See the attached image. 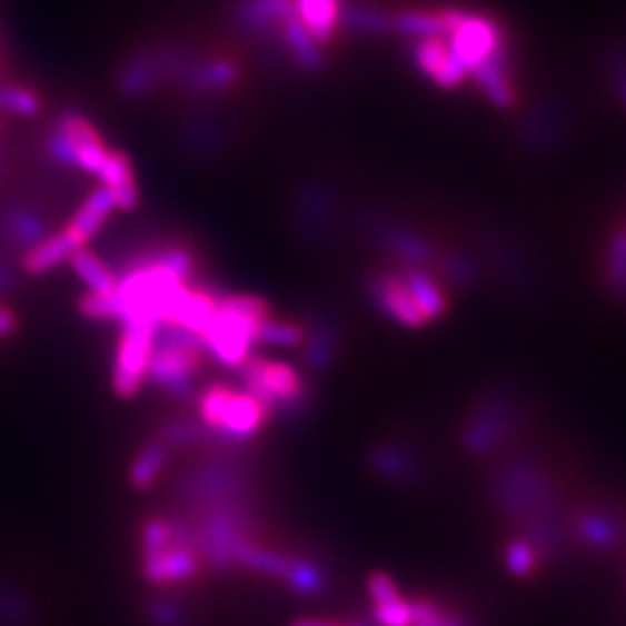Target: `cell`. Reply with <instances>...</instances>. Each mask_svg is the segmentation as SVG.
<instances>
[{
    "mask_svg": "<svg viewBox=\"0 0 626 626\" xmlns=\"http://www.w3.org/2000/svg\"><path fill=\"white\" fill-rule=\"evenodd\" d=\"M237 371L239 388L262 404L267 414L292 411L307 401L305 378L288 362L251 356Z\"/></svg>",
    "mask_w": 626,
    "mask_h": 626,
    "instance_id": "cell-4",
    "label": "cell"
},
{
    "mask_svg": "<svg viewBox=\"0 0 626 626\" xmlns=\"http://www.w3.org/2000/svg\"><path fill=\"white\" fill-rule=\"evenodd\" d=\"M79 251L77 241L68 235L66 228L57 230V232H49L44 239H40L36 247L26 249L21 254V271L29 277H42L49 275L51 269L61 267L63 262H68L72 258V254Z\"/></svg>",
    "mask_w": 626,
    "mask_h": 626,
    "instance_id": "cell-12",
    "label": "cell"
},
{
    "mask_svg": "<svg viewBox=\"0 0 626 626\" xmlns=\"http://www.w3.org/2000/svg\"><path fill=\"white\" fill-rule=\"evenodd\" d=\"M162 79H168L166 51L145 49L132 53V57L121 66L117 87L126 98H145Z\"/></svg>",
    "mask_w": 626,
    "mask_h": 626,
    "instance_id": "cell-9",
    "label": "cell"
},
{
    "mask_svg": "<svg viewBox=\"0 0 626 626\" xmlns=\"http://www.w3.org/2000/svg\"><path fill=\"white\" fill-rule=\"evenodd\" d=\"M284 40L288 44V51L292 53V59L305 66V68H316L320 66V51L316 47V40L311 38V33L305 29L299 19L290 17L284 23Z\"/></svg>",
    "mask_w": 626,
    "mask_h": 626,
    "instance_id": "cell-21",
    "label": "cell"
},
{
    "mask_svg": "<svg viewBox=\"0 0 626 626\" xmlns=\"http://www.w3.org/2000/svg\"><path fill=\"white\" fill-rule=\"evenodd\" d=\"M239 79V66L230 59L190 61L177 74L175 85L190 96H211L230 89Z\"/></svg>",
    "mask_w": 626,
    "mask_h": 626,
    "instance_id": "cell-8",
    "label": "cell"
},
{
    "mask_svg": "<svg viewBox=\"0 0 626 626\" xmlns=\"http://www.w3.org/2000/svg\"><path fill=\"white\" fill-rule=\"evenodd\" d=\"M453 57L461 63V66H483L489 53L497 49V36L493 31V26L471 19V21H461L457 23V33H455V44H453Z\"/></svg>",
    "mask_w": 626,
    "mask_h": 626,
    "instance_id": "cell-15",
    "label": "cell"
},
{
    "mask_svg": "<svg viewBox=\"0 0 626 626\" xmlns=\"http://www.w3.org/2000/svg\"><path fill=\"white\" fill-rule=\"evenodd\" d=\"M307 332L295 322L267 318L256 335V346H275V348H295L302 346Z\"/></svg>",
    "mask_w": 626,
    "mask_h": 626,
    "instance_id": "cell-22",
    "label": "cell"
},
{
    "mask_svg": "<svg viewBox=\"0 0 626 626\" xmlns=\"http://www.w3.org/2000/svg\"><path fill=\"white\" fill-rule=\"evenodd\" d=\"M40 96L23 85H0V110L14 117H36L40 112Z\"/></svg>",
    "mask_w": 626,
    "mask_h": 626,
    "instance_id": "cell-23",
    "label": "cell"
},
{
    "mask_svg": "<svg viewBox=\"0 0 626 626\" xmlns=\"http://www.w3.org/2000/svg\"><path fill=\"white\" fill-rule=\"evenodd\" d=\"M292 626H341V624L330 622V619H314V617H309V619H299V622H295Z\"/></svg>",
    "mask_w": 626,
    "mask_h": 626,
    "instance_id": "cell-31",
    "label": "cell"
},
{
    "mask_svg": "<svg viewBox=\"0 0 626 626\" xmlns=\"http://www.w3.org/2000/svg\"><path fill=\"white\" fill-rule=\"evenodd\" d=\"M17 288V275L10 265L0 260V292H12Z\"/></svg>",
    "mask_w": 626,
    "mask_h": 626,
    "instance_id": "cell-30",
    "label": "cell"
},
{
    "mask_svg": "<svg viewBox=\"0 0 626 626\" xmlns=\"http://www.w3.org/2000/svg\"><path fill=\"white\" fill-rule=\"evenodd\" d=\"M49 235L42 213L26 205H10L0 209V241L12 249H31Z\"/></svg>",
    "mask_w": 626,
    "mask_h": 626,
    "instance_id": "cell-11",
    "label": "cell"
},
{
    "mask_svg": "<svg viewBox=\"0 0 626 626\" xmlns=\"http://www.w3.org/2000/svg\"><path fill=\"white\" fill-rule=\"evenodd\" d=\"M168 465V446L158 441L147 444L140 455L135 457L132 467H130V483L138 489H147L156 483V478L162 474Z\"/></svg>",
    "mask_w": 626,
    "mask_h": 626,
    "instance_id": "cell-20",
    "label": "cell"
},
{
    "mask_svg": "<svg viewBox=\"0 0 626 626\" xmlns=\"http://www.w3.org/2000/svg\"><path fill=\"white\" fill-rule=\"evenodd\" d=\"M142 568L153 585H179L196 578L200 568V553L196 548L193 529L175 525V538L166 546L142 550Z\"/></svg>",
    "mask_w": 626,
    "mask_h": 626,
    "instance_id": "cell-7",
    "label": "cell"
},
{
    "mask_svg": "<svg viewBox=\"0 0 626 626\" xmlns=\"http://www.w3.org/2000/svg\"><path fill=\"white\" fill-rule=\"evenodd\" d=\"M299 23L318 42H325L332 33L339 19V0H299L297 3Z\"/></svg>",
    "mask_w": 626,
    "mask_h": 626,
    "instance_id": "cell-19",
    "label": "cell"
},
{
    "mask_svg": "<svg viewBox=\"0 0 626 626\" xmlns=\"http://www.w3.org/2000/svg\"><path fill=\"white\" fill-rule=\"evenodd\" d=\"M369 596L374 604V619L378 626H411L414 604L399 594L397 585L386 574L369 576Z\"/></svg>",
    "mask_w": 626,
    "mask_h": 626,
    "instance_id": "cell-14",
    "label": "cell"
},
{
    "mask_svg": "<svg viewBox=\"0 0 626 626\" xmlns=\"http://www.w3.org/2000/svg\"><path fill=\"white\" fill-rule=\"evenodd\" d=\"M153 615H156V622L160 626H179L181 624L179 610L175 606H168V604H156Z\"/></svg>",
    "mask_w": 626,
    "mask_h": 626,
    "instance_id": "cell-28",
    "label": "cell"
},
{
    "mask_svg": "<svg viewBox=\"0 0 626 626\" xmlns=\"http://www.w3.org/2000/svg\"><path fill=\"white\" fill-rule=\"evenodd\" d=\"M156 325L145 320L121 322V335L115 352L112 388L119 397H135L147 384V369L153 350Z\"/></svg>",
    "mask_w": 626,
    "mask_h": 626,
    "instance_id": "cell-6",
    "label": "cell"
},
{
    "mask_svg": "<svg viewBox=\"0 0 626 626\" xmlns=\"http://www.w3.org/2000/svg\"><path fill=\"white\" fill-rule=\"evenodd\" d=\"M378 297H380V305H384L390 314H395L401 322L420 325L429 316L425 311V307L420 305V299L414 292L411 284L404 286L399 281H380Z\"/></svg>",
    "mask_w": 626,
    "mask_h": 626,
    "instance_id": "cell-17",
    "label": "cell"
},
{
    "mask_svg": "<svg viewBox=\"0 0 626 626\" xmlns=\"http://www.w3.org/2000/svg\"><path fill=\"white\" fill-rule=\"evenodd\" d=\"M267 318H271L269 305L262 297L244 292L221 295L216 316L200 335L205 352L221 367L239 369L251 358L256 335Z\"/></svg>",
    "mask_w": 626,
    "mask_h": 626,
    "instance_id": "cell-1",
    "label": "cell"
},
{
    "mask_svg": "<svg viewBox=\"0 0 626 626\" xmlns=\"http://www.w3.org/2000/svg\"><path fill=\"white\" fill-rule=\"evenodd\" d=\"M110 151L112 149L105 145L100 130L91 123V119L72 110L59 117L47 138V153L51 160L91 177L100 175Z\"/></svg>",
    "mask_w": 626,
    "mask_h": 626,
    "instance_id": "cell-5",
    "label": "cell"
},
{
    "mask_svg": "<svg viewBox=\"0 0 626 626\" xmlns=\"http://www.w3.org/2000/svg\"><path fill=\"white\" fill-rule=\"evenodd\" d=\"M68 262H70V267L74 271V277L87 286L89 292H93V295H112L117 290V286H119L117 269L112 265H107L89 247L74 251Z\"/></svg>",
    "mask_w": 626,
    "mask_h": 626,
    "instance_id": "cell-16",
    "label": "cell"
},
{
    "mask_svg": "<svg viewBox=\"0 0 626 626\" xmlns=\"http://www.w3.org/2000/svg\"><path fill=\"white\" fill-rule=\"evenodd\" d=\"M198 418L213 437L247 441L265 425L269 414L249 393L226 384H213L198 397Z\"/></svg>",
    "mask_w": 626,
    "mask_h": 626,
    "instance_id": "cell-3",
    "label": "cell"
},
{
    "mask_svg": "<svg viewBox=\"0 0 626 626\" xmlns=\"http://www.w3.org/2000/svg\"><path fill=\"white\" fill-rule=\"evenodd\" d=\"M96 179L102 183V188H107V193L112 196L117 209L132 211L140 205L138 175H135V166L128 153L112 149Z\"/></svg>",
    "mask_w": 626,
    "mask_h": 626,
    "instance_id": "cell-10",
    "label": "cell"
},
{
    "mask_svg": "<svg viewBox=\"0 0 626 626\" xmlns=\"http://www.w3.org/2000/svg\"><path fill=\"white\" fill-rule=\"evenodd\" d=\"M17 332V318L12 314V309L0 305V339H8Z\"/></svg>",
    "mask_w": 626,
    "mask_h": 626,
    "instance_id": "cell-29",
    "label": "cell"
},
{
    "mask_svg": "<svg viewBox=\"0 0 626 626\" xmlns=\"http://www.w3.org/2000/svg\"><path fill=\"white\" fill-rule=\"evenodd\" d=\"M506 564L515 576H529L536 568V550L529 540H513L506 548Z\"/></svg>",
    "mask_w": 626,
    "mask_h": 626,
    "instance_id": "cell-25",
    "label": "cell"
},
{
    "mask_svg": "<svg viewBox=\"0 0 626 626\" xmlns=\"http://www.w3.org/2000/svg\"><path fill=\"white\" fill-rule=\"evenodd\" d=\"M376 467L380 474H386V476H393V478H404L408 474V465H406V459L397 453H388V450H380L376 455Z\"/></svg>",
    "mask_w": 626,
    "mask_h": 626,
    "instance_id": "cell-27",
    "label": "cell"
},
{
    "mask_svg": "<svg viewBox=\"0 0 626 626\" xmlns=\"http://www.w3.org/2000/svg\"><path fill=\"white\" fill-rule=\"evenodd\" d=\"M205 356V346L196 332L177 328V325H158L147 380L162 393L186 399L196 390Z\"/></svg>",
    "mask_w": 626,
    "mask_h": 626,
    "instance_id": "cell-2",
    "label": "cell"
},
{
    "mask_svg": "<svg viewBox=\"0 0 626 626\" xmlns=\"http://www.w3.org/2000/svg\"><path fill=\"white\" fill-rule=\"evenodd\" d=\"M290 0H244L237 6V21L254 33L267 31L269 26L290 19Z\"/></svg>",
    "mask_w": 626,
    "mask_h": 626,
    "instance_id": "cell-18",
    "label": "cell"
},
{
    "mask_svg": "<svg viewBox=\"0 0 626 626\" xmlns=\"http://www.w3.org/2000/svg\"><path fill=\"white\" fill-rule=\"evenodd\" d=\"M117 211L112 196L107 193V188H96L89 193V198L77 207L72 219L68 221L66 230L77 241L79 249H85L87 244L102 230V226L110 221V216Z\"/></svg>",
    "mask_w": 626,
    "mask_h": 626,
    "instance_id": "cell-13",
    "label": "cell"
},
{
    "mask_svg": "<svg viewBox=\"0 0 626 626\" xmlns=\"http://www.w3.org/2000/svg\"><path fill=\"white\" fill-rule=\"evenodd\" d=\"M411 626H465L455 613L441 608L431 602L414 604V624Z\"/></svg>",
    "mask_w": 626,
    "mask_h": 626,
    "instance_id": "cell-24",
    "label": "cell"
},
{
    "mask_svg": "<svg viewBox=\"0 0 626 626\" xmlns=\"http://www.w3.org/2000/svg\"><path fill=\"white\" fill-rule=\"evenodd\" d=\"M580 534L594 543V546H610L615 540V527L606 520V517H598V515H587L583 525H580Z\"/></svg>",
    "mask_w": 626,
    "mask_h": 626,
    "instance_id": "cell-26",
    "label": "cell"
}]
</instances>
